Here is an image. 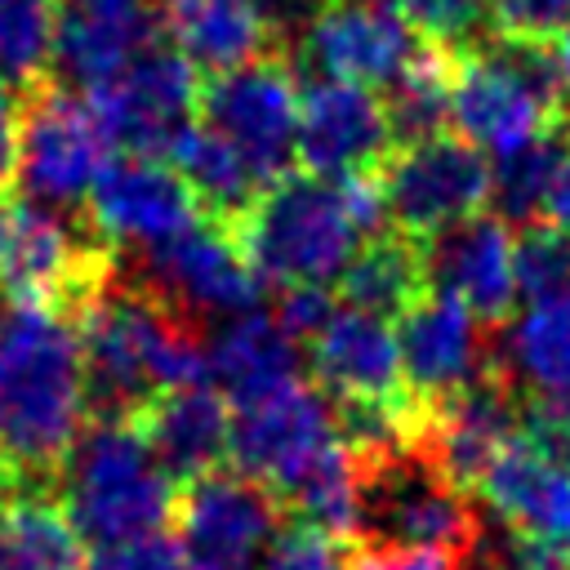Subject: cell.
Returning <instances> with one entry per match:
<instances>
[{
    "instance_id": "6da1fadb",
    "label": "cell",
    "mask_w": 570,
    "mask_h": 570,
    "mask_svg": "<svg viewBox=\"0 0 570 570\" xmlns=\"http://www.w3.org/2000/svg\"><path fill=\"white\" fill-rule=\"evenodd\" d=\"M94 419L80 338L67 312L0 307V481L53 485L76 436Z\"/></svg>"
},
{
    "instance_id": "7a4b0ae2",
    "label": "cell",
    "mask_w": 570,
    "mask_h": 570,
    "mask_svg": "<svg viewBox=\"0 0 570 570\" xmlns=\"http://www.w3.org/2000/svg\"><path fill=\"white\" fill-rule=\"evenodd\" d=\"M89 410L134 419L151 396L169 387L209 383L205 325L165 303L142 276H134L120 254L116 272L71 312Z\"/></svg>"
},
{
    "instance_id": "3957f363",
    "label": "cell",
    "mask_w": 570,
    "mask_h": 570,
    "mask_svg": "<svg viewBox=\"0 0 570 570\" xmlns=\"http://www.w3.org/2000/svg\"><path fill=\"white\" fill-rule=\"evenodd\" d=\"M383 200L374 174L316 178L285 174L254 196V205L232 227L258 285L298 289L334 285L365 236L383 232Z\"/></svg>"
},
{
    "instance_id": "277c9868",
    "label": "cell",
    "mask_w": 570,
    "mask_h": 570,
    "mask_svg": "<svg viewBox=\"0 0 570 570\" xmlns=\"http://www.w3.org/2000/svg\"><path fill=\"white\" fill-rule=\"evenodd\" d=\"M174 476L156 463L134 419L94 414L53 476V494L94 548L160 534L178 508Z\"/></svg>"
},
{
    "instance_id": "5b68a950",
    "label": "cell",
    "mask_w": 570,
    "mask_h": 570,
    "mask_svg": "<svg viewBox=\"0 0 570 570\" xmlns=\"http://www.w3.org/2000/svg\"><path fill=\"white\" fill-rule=\"evenodd\" d=\"M356 463V517L352 539L361 548H419L463 557L476 548L485 512L472 490L454 485L441 463L405 432L387 450L352 454Z\"/></svg>"
},
{
    "instance_id": "8992f818",
    "label": "cell",
    "mask_w": 570,
    "mask_h": 570,
    "mask_svg": "<svg viewBox=\"0 0 570 570\" xmlns=\"http://www.w3.org/2000/svg\"><path fill=\"white\" fill-rule=\"evenodd\" d=\"M561 94L552 40L490 31L481 45L450 53V125L485 156L566 120Z\"/></svg>"
},
{
    "instance_id": "52a82bcc",
    "label": "cell",
    "mask_w": 570,
    "mask_h": 570,
    "mask_svg": "<svg viewBox=\"0 0 570 570\" xmlns=\"http://www.w3.org/2000/svg\"><path fill=\"white\" fill-rule=\"evenodd\" d=\"M116 272L107 249L80 214L49 209L22 191H0V298L76 312Z\"/></svg>"
},
{
    "instance_id": "ba28073f",
    "label": "cell",
    "mask_w": 570,
    "mask_h": 570,
    "mask_svg": "<svg viewBox=\"0 0 570 570\" xmlns=\"http://www.w3.org/2000/svg\"><path fill=\"white\" fill-rule=\"evenodd\" d=\"M107 160H111V142L89 94L67 89L58 80H40L22 89L18 165H13L22 196L49 209L80 214Z\"/></svg>"
},
{
    "instance_id": "9c48e42d",
    "label": "cell",
    "mask_w": 570,
    "mask_h": 570,
    "mask_svg": "<svg viewBox=\"0 0 570 570\" xmlns=\"http://www.w3.org/2000/svg\"><path fill=\"white\" fill-rule=\"evenodd\" d=\"M383 218L410 240H432L436 232L481 214L490 200V160L459 134H436L401 142L374 169Z\"/></svg>"
},
{
    "instance_id": "30bf717a",
    "label": "cell",
    "mask_w": 570,
    "mask_h": 570,
    "mask_svg": "<svg viewBox=\"0 0 570 570\" xmlns=\"http://www.w3.org/2000/svg\"><path fill=\"white\" fill-rule=\"evenodd\" d=\"M196 120L227 138L263 187L294 174L298 134V76L285 53L254 58L245 67L200 80Z\"/></svg>"
},
{
    "instance_id": "8fae6325",
    "label": "cell",
    "mask_w": 570,
    "mask_h": 570,
    "mask_svg": "<svg viewBox=\"0 0 570 570\" xmlns=\"http://www.w3.org/2000/svg\"><path fill=\"white\" fill-rule=\"evenodd\" d=\"M120 263L196 325H218L258 307L263 285L249 272L236 236L214 218H196L187 232L147 254H120Z\"/></svg>"
},
{
    "instance_id": "7c38bea8",
    "label": "cell",
    "mask_w": 570,
    "mask_h": 570,
    "mask_svg": "<svg viewBox=\"0 0 570 570\" xmlns=\"http://www.w3.org/2000/svg\"><path fill=\"white\" fill-rule=\"evenodd\" d=\"M396 356L410 410H428L490 374L494 330L476 321L459 298L423 289L396 316Z\"/></svg>"
},
{
    "instance_id": "4fadbf2b",
    "label": "cell",
    "mask_w": 570,
    "mask_h": 570,
    "mask_svg": "<svg viewBox=\"0 0 570 570\" xmlns=\"http://www.w3.org/2000/svg\"><path fill=\"white\" fill-rule=\"evenodd\" d=\"M423 53L419 36L392 4H321L303 36L285 49L294 76H330L365 89H387Z\"/></svg>"
},
{
    "instance_id": "5bb4252c",
    "label": "cell",
    "mask_w": 570,
    "mask_h": 570,
    "mask_svg": "<svg viewBox=\"0 0 570 570\" xmlns=\"http://www.w3.org/2000/svg\"><path fill=\"white\" fill-rule=\"evenodd\" d=\"M89 102L107 129V142L129 156H156L174 147V138L196 120L200 71L178 49H147L120 76L89 89Z\"/></svg>"
},
{
    "instance_id": "9a60e30c",
    "label": "cell",
    "mask_w": 570,
    "mask_h": 570,
    "mask_svg": "<svg viewBox=\"0 0 570 570\" xmlns=\"http://www.w3.org/2000/svg\"><path fill=\"white\" fill-rule=\"evenodd\" d=\"M80 218L116 254H147L178 232H187L200 209L174 165L156 156H116L102 165L98 183L85 196Z\"/></svg>"
},
{
    "instance_id": "2e32d148",
    "label": "cell",
    "mask_w": 570,
    "mask_h": 570,
    "mask_svg": "<svg viewBox=\"0 0 570 570\" xmlns=\"http://www.w3.org/2000/svg\"><path fill=\"white\" fill-rule=\"evenodd\" d=\"M330 441H338V423H334V401L307 383H281L254 401L232 405V441H227V459L236 463V472L263 481L272 494L307 468V459H316Z\"/></svg>"
},
{
    "instance_id": "e0dca14e",
    "label": "cell",
    "mask_w": 570,
    "mask_h": 570,
    "mask_svg": "<svg viewBox=\"0 0 570 570\" xmlns=\"http://www.w3.org/2000/svg\"><path fill=\"white\" fill-rule=\"evenodd\" d=\"M392 147V125L374 89L330 76H312V85L298 89L294 160L303 165V174L334 183L374 174Z\"/></svg>"
},
{
    "instance_id": "ac0fdd59",
    "label": "cell",
    "mask_w": 570,
    "mask_h": 570,
    "mask_svg": "<svg viewBox=\"0 0 570 570\" xmlns=\"http://www.w3.org/2000/svg\"><path fill=\"white\" fill-rule=\"evenodd\" d=\"M183 557L187 570L205 566H258L263 543L281 525V499L245 472H205L187 481L183 503Z\"/></svg>"
},
{
    "instance_id": "d6986e66",
    "label": "cell",
    "mask_w": 570,
    "mask_h": 570,
    "mask_svg": "<svg viewBox=\"0 0 570 570\" xmlns=\"http://www.w3.org/2000/svg\"><path fill=\"white\" fill-rule=\"evenodd\" d=\"M165 31L160 0H58L53 22V76L67 89H98L134 58L156 49Z\"/></svg>"
},
{
    "instance_id": "ffe728a7",
    "label": "cell",
    "mask_w": 570,
    "mask_h": 570,
    "mask_svg": "<svg viewBox=\"0 0 570 570\" xmlns=\"http://www.w3.org/2000/svg\"><path fill=\"white\" fill-rule=\"evenodd\" d=\"M521 414H525V401L490 365V374L476 379L472 387H463L428 410H414L410 436L441 463V472L454 485L476 490V481L485 476L494 454L521 432Z\"/></svg>"
},
{
    "instance_id": "44dd1931",
    "label": "cell",
    "mask_w": 570,
    "mask_h": 570,
    "mask_svg": "<svg viewBox=\"0 0 570 570\" xmlns=\"http://www.w3.org/2000/svg\"><path fill=\"white\" fill-rule=\"evenodd\" d=\"M316 387L334 405H405L396 334L383 316L361 307H334L307 338Z\"/></svg>"
},
{
    "instance_id": "7402d4cb",
    "label": "cell",
    "mask_w": 570,
    "mask_h": 570,
    "mask_svg": "<svg viewBox=\"0 0 570 570\" xmlns=\"http://www.w3.org/2000/svg\"><path fill=\"white\" fill-rule=\"evenodd\" d=\"M428 289L459 298L490 330L512 316L517 276H512V232L499 214H472L432 240H423Z\"/></svg>"
},
{
    "instance_id": "603a6c76",
    "label": "cell",
    "mask_w": 570,
    "mask_h": 570,
    "mask_svg": "<svg viewBox=\"0 0 570 570\" xmlns=\"http://www.w3.org/2000/svg\"><path fill=\"white\" fill-rule=\"evenodd\" d=\"M476 494L490 521L548 548H570V468L543 459L521 432L494 454Z\"/></svg>"
},
{
    "instance_id": "cb8c5ba5",
    "label": "cell",
    "mask_w": 570,
    "mask_h": 570,
    "mask_svg": "<svg viewBox=\"0 0 570 570\" xmlns=\"http://www.w3.org/2000/svg\"><path fill=\"white\" fill-rule=\"evenodd\" d=\"M147 450L174 481H196L227 459L232 441V401L214 383L169 387L134 414Z\"/></svg>"
},
{
    "instance_id": "d4e9b609",
    "label": "cell",
    "mask_w": 570,
    "mask_h": 570,
    "mask_svg": "<svg viewBox=\"0 0 570 570\" xmlns=\"http://www.w3.org/2000/svg\"><path fill=\"white\" fill-rule=\"evenodd\" d=\"M494 374L521 401L570 405V294L539 298L494 334Z\"/></svg>"
},
{
    "instance_id": "484cf974",
    "label": "cell",
    "mask_w": 570,
    "mask_h": 570,
    "mask_svg": "<svg viewBox=\"0 0 570 570\" xmlns=\"http://www.w3.org/2000/svg\"><path fill=\"white\" fill-rule=\"evenodd\" d=\"M298 365H303V343L276 321V312L263 307L218 321L209 338V379L232 405L303 379Z\"/></svg>"
},
{
    "instance_id": "4316f807",
    "label": "cell",
    "mask_w": 570,
    "mask_h": 570,
    "mask_svg": "<svg viewBox=\"0 0 570 570\" xmlns=\"http://www.w3.org/2000/svg\"><path fill=\"white\" fill-rule=\"evenodd\" d=\"M160 4H165V31L174 36L178 53L205 76L281 53L254 0H160Z\"/></svg>"
},
{
    "instance_id": "83f0119b",
    "label": "cell",
    "mask_w": 570,
    "mask_h": 570,
    "mask_svg": "<svg viewBox=\"0 0 570 570\" xmlns=\"http://www.w3.org/2000/svg\"><path fill=\"white\" fill-rule=\"evenodd\" d=\"M165 160H169L174 174L187 183L196 209H200L205 218L223 223L227 232L240 223V214H245V209L254 205V196L263 191V183H258V174L245 165V156H240L227 138H218L209 125H200V120H191V125L174 138V147L165 151Z\"/></svg>"
},
{
    "instance_id": "f1b7e54d",
    "label": "cell",
    "mask_w": 570,
    "mask_h": 570,
    "mask_svg": "<svg viewBox=\"0 0 570 570\" xmlns=\"http://www.w3.org/2000/svg\"><path fill=\"white\" fill-rule=\"evenodd\" d=\"M0 570H80V534L53 485L0 490Z\"/></svg>"
},
{
    "instance_id": "f546056e",
    "label": "cell",
    "mask_w": 570,
    "mask_h": 570,
    "mask_svg": "<svg viewBox=\"0 0 570 570\" xmlns=\"http://www.w3.org/2000/svg\"><path fill=\"white\" fill-rule=\"evenodd\" d=\"M338 285H343V303L347 307H361L370 316H401L428 289L423 245L401 236V232H392V227H383V232L361 240V249L343 267Z\"/></svg>"
},
{
    "instance_id": "4dcf8cb0",
    "label": "cell",
    "mask_w": 570,
    "mask_h": 570,
    "mask_svg": "<svg viewBox=\"0 0 570 570\" xmlns=\"http://www.w3.org/2000/svg\"><path fill=\"white\" fill-rule=\"evenodd\" d=\"M561 147H566V120H557L552 129H543L490 160V205L503 223L525 227V223L543 218V200L557 178Z\"/></svg>"
},
{
    "instance_id": "1f68e13d",
    "label": "cell",
    "mask_w": 570,
    "mask_h": 570,
    "mask_svg": "<svg viewBox=\"0 0 570 570\" xmlns=\"http://www.w3.org/2000/svg\"><path fill=\"white\" fill-rule=\"evenodd\" d=\"M383 111H387L396 147L445 134V125H450V53L423 49L383 89Z\"/></svg>"
},
{
    "instance_id": "d6a6232c",
    "label": "cell",
    "mask_w": 570,
    "mask_h": 570,
    "mask_svg": "<svg viewBox=\"0 0 570 570\" xmlns=\"http://www.w3.org/2000/svg\"><path fill=\"white\" fill-rule=\"evenodd\" d=\"M58 0H0V80L18 94L49 80Z\"/></svg>"
},
{
    "instance_id": "836d02e7",
    "label": "cell",
    "mask_w": 570,
    "mask_h": 570,
    "mask_svg": "<svg viewBox=\"0 0 570 570\" xmlns=\"http://www.w3.org/2000/svg\"><path fill=\"white\" fill-rule=\"evenodd\" d=\"M423 49L463 53L494 31L490 0H401L396 4Z\"/></svg>"
},
{
    "instance_id": "e575fe53",
    "label": "cell",
    "mask_w": 570,
    "mask_h": 570,
    "mask_svg": "<svg viewBox=\"0 0 570 570\" xmlns=\"http://www.w3.org/2000/svg\"><path fill=\"white\" fill-rule=\"evenodd\" d=\"M512 276H517V294L530 303L570 294V232L543 218L525 223L512 236Z\"/></svg>"
},
{
    "instance_id": "d590c367",
    "label": "cell",
    "mask_w": 570,
    "mask_h": 570,
    "mask_svg": "<svg viewBox=\"0 0 570 570\" xmlns=\"http://www.w3.org/2000/svg\"><path fill=\"white\" fill-rule=\"evenodd\" d=\"M347 566H352V552H347L343 534L294 517L272 530L254 570H347Z\"/></svg>"
},
{
    "instance_id": "8d00e7d4",
    "label": "cell",
    "mask_w": 570,
    "mask_h": 570,
    "mask_svg": "<svg viewBox=\"0 0 570 570\" xmlns=\"http://www.w3.org/2000/svg\"><path fill=\"white\" fill-rule=\"evenodd\" d=\"M80 570H187V557H183V543L160 530L125 543H102L94 548L89 561H80Z\"/></svg>"
},
{
    "instance_id": "74e56055",
    "label": "cell",
    "mask_w": 570,
    "mask_h": 570,
    "mask_svg": "<svg viewBox=\"0 0 570 570\" xmlns=\"http://www.w3.org/2000/svg\"><path fill=\"white\" fill-rule=\"evenodd\" d=\"M494 31L521 36V40H557V31L570 22V0H490Z\"/></svg>"
},
{
    "instance_id": "f35d334b",
    "label": "cell",
    "mask_w": 570,
    "mask_h": 570,
    "mask_svg": "<svg viewBox=\"0 0 570 570\" xmlns=\"http://www.w3.org/2000/svg\"><path fill=\"white\" fill-rule=\"evenodd\" d=\"M334 312V303H330V294L321 289V285H298V289H281V298H276V321L298 338V343H307L316 330H321V321Z\"/></svg>"
},
{
    "instance_id": "ab89813d",
    "label": "cell",
    "mask_w": 570,
    "mask_h": 570,
    "mask_svg": "<svg viewBox=\"0 0 570 570\" xmlns=\"http://www.w3.org/2000/svg\"><path fill=\"white\" fill-rule=\"evenodd\" d=\"M347 570H463V557L419 552V548H361L356 543Z\"/></svg>"
},
{
    "instance_id": "60d3db41",
    "label": "cell",
    "mask_w": 570,
    "mask_h": 570,
    "mask_svg": "<svg viewBox=\"0 0 570 570\" xmlns=\"http://www.w3.org/2000/svg\"><path fill=\"white\" fill-rule=\"evenodd\" d=\"M18 111H22V94L0 80V191L13 183V165H18Z\"/></svg>"
},
{
    "instance_id": "b9f144b4",
    "label": "cell",
    "mask_w": 570,
    "mask_h": 570,
    "mask_svg": "<svg viewBox=\"0 0 570 570\" xmlns=\"http://www.w3.org/2000/svg\"><path fill=\"white\" fill-rule=\"evenodd\" d=\"M543 223L570 232V120H566V147H561V165H557V178L548 187V200H543Z\"/></svg>"
},
{
    "instance_id": "7bdbcfd3",
    "label": "cell",
    "mask_w": 570,
    "mask_h": 570,
    "mask_svg": "<svg viewBox=\"0 0 570 570\" xmlns=\"http://www.w3.org/2000/svg\"><path fill=\"white\" fill-rule=\"evenodd\" d=\"M552 58H557V71H561V89L570 94V22L557 31V40H552Z\"/></svg>"
},
{
    "instance_id": "ee69618b",
    "label": "cell",
    "mask_w": 570,
    "mask_h": 570,
    "mask_svg": "<svg viewBox=\"0 0 570 570\" xmlns=\"http://www.w3.org/2000/svg\"><path fill=\"white\" fill-rule=\"evenodd\" d=\"M325 4H361V0H325ZM370 4H387V0H370Z\"/></svg>"
},
{
    "instance_id": "f6af8a7d",
    "label": "cell",
    "mask_w": 570,
    "mask_h": 570,
    "mask_svg": "<svg viewBox=\"0 0 570 570\" xmlns=\"http://www.w3.org/2000/svg\"><path fill=\"white\" fill-rule=\"evenodd\" d=\"M205 570H254V566H205Z\"/></svg>"
},
{
    "instance_id": "bcb514c9",
    "label": "cell",
    "mask_w": 570,
    "mask_h": 570,
    "mask_svg": "<svg viewBox=\"0 0 570 570\" xmlns=\"http://www.w3.org/2000/svg\"><path fill=\"white\" fill-rule=\"evenodd\" d=\"M566 570H570V548H566Z\"/></svg>"
},
{
    "instance_id": "7dc6e473",
    "label": "cell",
    "mask_w": 570,
    "mask_h": 570,
    "mask_svg": "<svg viewBox=\"0 0 570 570\" xmlns=\"http://www.w3.org/2000/svg\"><path fill=\"white\" fill-rule=\"evenodd\" d=\"M0 490H4V481H0Z\"/></svg>"
}]
</instances>
